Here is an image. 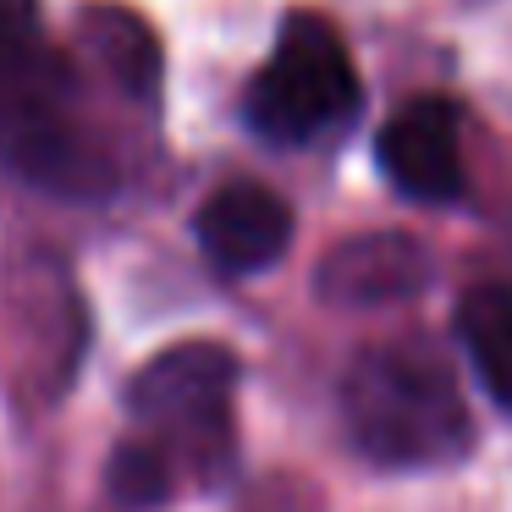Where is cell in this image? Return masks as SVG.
<instances>
[{"label": "cell", "mask_w": 512, "mask_h": 512, "mask_svg": "<svg viewBox=\"0 0 512 512\" xmlns=\"http://www.w3.org/2000/svg\"><path fill=\"white\" fill-rule=\"evenodd\" d=\"M435 254L408 232H364L336 243L314 270V298L325 309H386L430 292Z\"/></svg>", "instance_id": "obj_6"}, {"label": "cell", "mask_w": 512, "mask_h": 512, "mask_svg": "<svg viewBox=\"0 0 512 512\" xmlns=\"http://www.w3.org/2000/svg\"><path fill=\"white\" fill-rule=\"evenodd\" d=\"M237 353L226 342H177L155 353L127 380V413L155 441H177L204 468L226 463V430H232Z\"/></svg>", "instance_id": "obj_4"}, {"label": "cell", "mask_w": 512, "mask_h": 512, "mask_svg": "<svg viewBox=\"0 0 512 512\" xmlns=\"http://www.w3.org/2000/svg\"><path fill=\"white\" fill-rule=\"evenodd\" d=\"M457 336H463L485 391L512 413V287L507 281H479L457 298Z\"/></svg>", "instance_id": "obj_9"}, {"label": "cell", "mask_w": 512, "mask_h": 512, "mask_svg": "<svg viewBox=\"0 0 512 512\" xmlns=\"http://www.w3.org/2000/svg\"><path fill=\"white\" fill-rule=\"evenodd\" d=\"M45 39L39 28V0H0V67L17 61L23 50H34Z\"/></svg>", "instance_id": "obj_11"}, {"label": "cell", "mask_w": 512, "mask_h": 512, "mask_svg": "<svg viewBox=\"0 0 512 512\" xmlns=\"http://www.w3.org/2000/svg\"><path fill=\"white\" fill-rule=\"evenodd\" d=\"M342 419L353 446L380 468L457 463L474 441L457 375L430 342L364 347L342 380Z\"/></svg>", "instance_id": "obj_1"}, {"label": "cell", "mask_w": 512, "mask_h": 512, "mask_svg": "<svg viewBox=\"0 0 512 512\" xmlns=\"http://www.w3.org/2000/svg\"><path fill=\"white\" fill-rule=\"evenodd\" d=\"M199 248L226 276L270 270L292 248V204L265 182H226L199 204Z\"/></svg>", "instance_id": "obj_7"}, {"label": "cell", "mask_w": 512, "mask_h": 512, "mask_svg": "<svg viewBox=\"0 0 512 512\" xmlns=\"http://www.w3.org/2000/svg\"><path fill=\"white\" fill-rule=\"evenodd\" d=\"M386 182L413 204H452L463 193V105L413 100L375 133Z\"/></svg>", "instance_id": "obj_5"}, {"label": "cell", "mask_w": 512, "mask_h": 512, "mask_svg": "<svg viewBox=\"0 0 512 512\" xmlns=\"http://www.w3.org/2000/svg\"><path fill=\"white\" fill-rule=\"evenodd\" d=\"M72 61L39 39L0 67V160L56 199H100L116 188V166L100 138L72 111Z\"/></svg>", "instance_id": "obj_2"}, {"label": "cell", "mask_w": 512, "mask_h": 512, "mask_svg": "<svg viewBox=\"0 0 512 512\" xmlns=\"http://www.w3.org/2000/svg\"><path fill=\"white\" fill-rule=\"evenodd\" d=\"M78 34L89 45V56L105 67V78L116 83L133 100H160V83H166V50L160 34L149 28L144 12L122 6V0H89L78 12Z\"/></svg>", "instance_id": "obj_8"}, {"label": "cell", "mask_w": 512, "mask_h": 512, "mask_svg": "<svg viewBox=\"0 0 512 512\" xmlns=\"http://www.w3.org/2000/svg\"><path fill=\"white\" fill-rule=\"evenodd\" d=\"M105 485H111V501L116 507H160V501H171V490H177V457L166 452L160 441H122L111 452V463H105Z\"/></svg>", "instance_id": "obj_10"}, {"label": "cell", "mask_w": 512, "mask_h": 512, "mask_svg": "<svg viewBox=\"0 0 512 512\" xmlns=\"http://www.w3.org/2000/svg\"><path fill=\"white\" fill-rule=\"evenodd\" d=\"M358 111V67L342 45V28L320 12H287L276 56L254 72L243 116L270 144H309Z\"/></svg>", "instance_id": "obj_3"}]
</instances>
